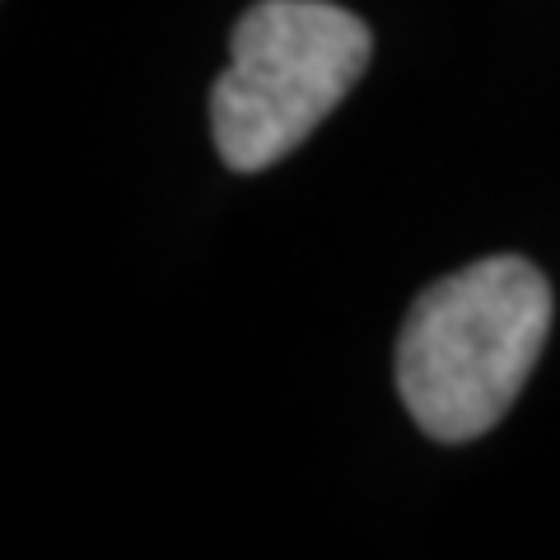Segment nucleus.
Returning <instances> with one entry per match:
<instances>
[{
    "instance_id": "obj_1",
    "label": "nucleus",
    "mask_w": 560,
    "mask_h": 560,
    "mask_svg": "<svg viewBox=\"0 0 560 560\" xmlns=\"http://www.w3.org/2000/svg\"><path fill=\"white\" fill-rule=\"evenodd\" d=\"M547 337V276L510 253L481 257L411 304L397 337V393L430 440H481L518 401Z\"/></svg>"
},
{
    "instance_id": "obj_2",
    "label": "nucleus",
    "mask_w": 560,
    "mask_h": 560,
    "mask_svg": "<svg viewBox=\"0 0 560 560\" xmlns=\"http://www.w3.org/2000/svg\"><path fill=\"white\" fill-rule=\"evenodd\" d=\"M374 33L331 0H257L230 38L210 90V131L224 168L261 173L331 117L370 70Z\"/></svg>"
}]
</instances>
